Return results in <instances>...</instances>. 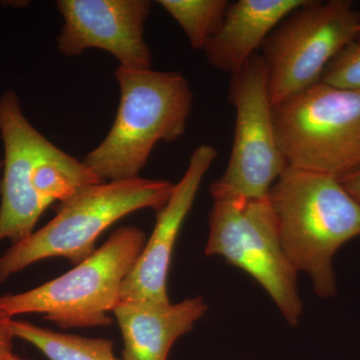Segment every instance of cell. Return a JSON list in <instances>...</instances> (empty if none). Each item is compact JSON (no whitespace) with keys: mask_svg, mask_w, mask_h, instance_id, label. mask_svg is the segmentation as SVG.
Listing matches in <instances>:
<instances>
[{"mask_svg":"<svg viewBox=\"0 0 360 360\" xmlns=\"http://www.w3.org/2000/svg\"><path fill=\"white\" fill-rule=\"evenodd\" d=\"M0 135L4 149L0 243L15 245L28 238L49 206L103 182L84 161L59 149L33 127L13 90L0 94Z\"/></svg>","mask_w":360,"mask_h":360,"instance_id":"obj_1","label":"cell"},{"mask_svg":"<svg viewBox=\"0 0 360 360\" xmlns=\"http://www.w3.org/2000/svg\"><path fill=\"white\" fill-rule=\"evenodd\" d=\"M284 252L315 293H338L333 257L360 236V203L333 175L288 167L269 193Z\"/></svg>","mask_w":360,"mask_h":360,"instance_id":"obj_2","label":"cell"},{"mask_svg":"<svg viewBox=\"0 0 360 360\" xmlns=\"http://www.w3.org/2000/svg\"><path fill=\"white\" fill-rule=\"evenodd\" d=\"M115 75L120 89L115 123L84 160L103 182L139 179L156 143L184 134L193 108V91L180 73L118 66Z\"/></svg>","mask_w":360,"mask_h":360,"instance_id":"obj_3","label":"cell"},{"mask_svg":"<svg viewBox=\"0 0 360 360\" xmlns=\"http://www.w3.org/2000/svg\"><path fill=\"white\" fill-rule=\"evenodd\" d=\"M165 179L99 182L80 188L59 203L58 214L0 257V283L46 258L63 257L78 264L96 251L99 236L137 210L160 212L174 191Z\"/></svg>","mask_w":360,"mask_h":360,"instance_id":"obj_4","label":"cell"},{"mask_svg":"<svg viewBox=\"0 0 360 360\" xmlns=\"http://www.w3.org/2000/svg\"><path fill=\"white\" fill-rule=\"evenodd\" d=\"M139 227L116 229L103 245L75 269L25 292L0 295V314H44L60 328H86L113 323L110 312L120 302L123 283L146 243Z\"/></svg>","mask_w":360,"mask_h":360,"instance_id":"obj_5","label":"cell"},{"mask_svg":"<svg viewBox=\"0 0 360 360\" xmlns=\"http://www.w3.org/2000/svg\"><path fill=\"white\" fill-rule=\"evenodd\" d=\"M213 200L207 257L217 255L243 270L270 296L291 326L302 314L298 271L284 252L269 194L245 198L210 191Z\"/></svg>","mask_w":360,"mask_h":360,"instance_id":"obj_6","label":"cell"},{"mask_svg":"<svg viewBox=\"0 0 360 360\" xmlns=\"http://www.w3.org/2000/svg\"><path fill=\"white\" fill-rule=\"evenodd\" d=\"M288 167L340 177L360 165V91L322 82L274 108Z\"/></svg>","mask_w":360,"mask_h":360,"instance_id":"obj_7","label":"cell"},{"mask_svg":"<svg viewBox=\"0 0 360 360\" xmlns=\"http://www.w3.org/2000/svg\"><path fill=\"white\" fill-rule=\"evenodd\" d=\"M360 39V13L347 0H307L262 45L270 101L276 108L321 82L328 63Z\"/></svg>","mask_w":360,"mask_h":360,"instance_id":"obj_8","label":"cell"},{"mask_svg":"<svg viewBox=\"0 0 360 360\" xmlns=\"http://www.w3.org/2000/svg\"><path fill=\"white\" fill-rule=\"evenodd\" d=\"M229 101L236 108L231 158L210 191L262 198L288 165L277 142L267 70L260 54L232 73Z\"/></svg>","mask_w":360,"mask_h":360,"instance_id":"obj_9","label":"cell"},{"mask_svg":"<svg viewBox=\"0 0 360 360\" xmlns=\"http://www.w3.org/2000/svg\"><path fill=\"white\" fill-rule=\"evenodd\" d=\"M56 7L65 20L58 37L61 53L77 56L98 49L112 54L120 68L153 66V53L144 39L148 0H58Z\"/></svg>","mask_w":360,"mask_h":360,"instance_id":"obj_10","label":"cell"},{"mask_svg":"<svg viewBox=\"0 0 360 360\" xmlns=\"http://www.w3.org/2000/svg\"><path fill=\"white\" fill-rule=\"evenodd\" d=\"M217 158V149L212 146L202 144L194 149L186 172L174 184L167 205L158 212L155 229L123 283L120 302L170 303L167 281L175 243L203 177Z\"/></svg>","mask_w":360,"mask_h":360,"instance_id":"obj_11","label":"cell"},{"mask_svg":"<svg viewBox=\"0 0 360 360\" xmlns=\"http://www.w3.org/2000/svg\"><path fill=\"white\" fill-rule=\"evenodd\" d=\"M207 309L201 296L167 304L120 302L112 314L124 343L122 360H167L172 345Z\"/></svg>","mask_w":360,"mask_h":360,"instance_id":"obj_12","label":"cell"},{"mask_svg":"<svg viewBox=\"0 0 360 360\" xmlns=\"http://www.w3.org/2000/svg\"><path fill=\"white\" fill-rule=\"evenodd\" d=\"M307 0H238L229 4L217 32L205 44L208 63L232 73L240 70L265 40L295 9Z\"/></svg>","mask_w":360,"mask_h":360,"instance_id":"obj_13","label":"cell"},{"mask_svg":"<svg viewBox=\"0 0 360 360\" xmlns=\"http://www.w3.org/2000/svg\"><path fill=\"white\" fill-rule=\"evenodd\" d=\"M8 326L14 338L30 343L49 360H122L115 356L110 340L56 333L13 319Z\"/></svg>","mask_w":360,"mask_h":360,"instance_id":"obj_14","label":"cell"},{"mask_svg":"<svg viewBox=\"0 0 360 360\" xmlns=\"http://www.w3.org/2000/svg\"><path fill=\"white\" fill-rule=\"evenodd\" d=\"M158 4L179 23L191 47L202 51L229 6L226 0H160Z\"/></svg>","mask_w":360,"mask_h":360,"instance_id":"obj_15","label":"cell"},{"mask_svg":"<svg viewBox=\"0 0 360 360\" xmlns=\"http://www.w3.org/2000/svg\"><path fill=\"white\" fill-rule=\"evenodd\" d=\"M321 82L336 89L360 91V39L348 44L328 63Z\"/></svg>","mask_w":360,"mask_h":360,"instance_id":"obj_16","label":"cell"},{"mask_svg":"<svg viewBox=\"0 0 360 360\" xmlns=\"http://www.w3.org/2000/svg\"><path fill=\"white\" fill-rule=\"evenodd\" d=\"M14 338L8 326V319L0 314V360H7L13 354Z\"/></svg>","mask_w":360,"mask_h":360,"instance_id":"obj_17","label":"cell"},{"mask_svg":"<svg viewBox=\"0 0 360 360\" xmlns=\"http://www.w3.org/2000/svg\"><path fill=\"white\" fill-rule=\"evenodd\" d=\"M338 179L345 191L360 203V167L350 170Z\"/></svg>","mask_w":360,"mask_h":360,"instance_id":"obj_18","label":"cell"},{"mask_svg":"<svg viewBox=\"0 0 360 360\" xmlns=\"http://www.w3.org/2000/svg\"><path fill=\"white\" fill-rule=\"evenodd\" d=\"M7 360H26L25 359H21V357L18 356V355L11 354V356L7 359Z\"/></svg>","mask_w":360,"mask_h":360,"instance_id":"obj_19","label":"cell"},{"mask_svg":"<svg viewBox=\"0 0 360 360\" xmlns=\"http://www.w3.org/2000/svg\"><path fill=\"white\" fill-rule=\"evenodd\" d=\"M2 167H4V160L0 158V179H1Z\"/></svg>","mask_w":360,"mask_h":360,"instance_id":"obj_20","label":"cell"},{"mask_svg":"<svg viewBox=\"0 0 360 360\" xmlns=\"http://www.w3.org/2000/svg\"><path fill=\"white\" fill-rule=\"evenodd\" d=\"M359 167H360V165H359Z\"/></svg>","mask_w":360,"mask_h":360,"instance_id":"obj_21","label":"cell"}]
</instances>
